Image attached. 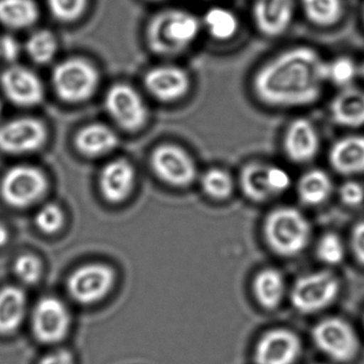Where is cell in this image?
I'll return each mask as SVG.
<instances>
[{
    "mask_svg": "<svg viewBox=\"0 0 364 364\" xmlns=\"http://www.w3.org/2000/svg\"><path fill=\"white\" fill-rule=\"evenodd\" d=\"M327 60L310 46L287 48L266 61L252 80L257 101L268 107L299 108L321 99Z\"/></svg>",
    "mask_w": 364,
    "mask_h": 364,
    "instance_id": "1",
    "label": "cell"
},
{
    "mask_svg": "<svg viewBox=\"0 0 364 364\" xmlns=\"http://www.w3.org/2000/svg\"><path fill=\"white\" fill-rule=\"evenodd\" d=\"M202 35L200 16L184 7L166 5L146 18L142 41L159 60L176 61L195 48Z\"/></svg>",
    "mask_w": 364,
    "mask_h": 364,
    "instance_id": "2",
    "label": "cell"
},
{
    "mask_svg": "<svg viewBox=\"0 0 364 364\" xmlns=\"http://www.w3.org/2000/svg\"><path fill=\"white\" fill-rule=\"evenodd\" d=\"M103 72L97 61L84 55L59 58L50 67L48 90L70 107L86 105L102 93Z\"/></svg>",
    "mask_w": 364,
    "mask_h": 364,
    "instance_id": "3",
    "label": "cell"
},
{
    "mask_svg": "<svg viewBox=\"0 0 364 364\" xmlns=\"http://www.w3.org/2000/svg\"><path fill=\"white\" fill-rule=\"evenodd\" d=\"M102 105L110 124L120 133L144 131L152 119L150 101L139 86L117 80L102 91Z\"/></svg>",
    "mask_w": 364,
    "mask_h": 364,
    "instance_id": "4",
    "label": "cell"
},
{
    "mask_svg": "<svg viewBox=\"0 0 364 364\" xmlns=\"http://www.w3.org/2000/svg\"><path fill=\"white\" fill-rule=\"evenodd\" d=\"M140 88L149 101L174 106L188 99L193 88L191 71L176 61H161L144 70Z\"/></svg>",
    "mask_w": 364,
    "mask_h": 364,
    "instance_id": "5",
    "label": "cell"
},
{
    "mask_svg": "<svg viewBox=\"0 0 364 364\" xmlns=\"http://www.w3.org/2000/svg\"><path fill=\"white\" fill-rule=\"evenodd\" d=\"M311 233L308 219L294 208H276L264 223L266 242L281 257H295L301 253L310 242Z\"/></svg>",
    "mask_w": 364,
    "mask_h": 364,
    "instance_id": "6",
    "label": "cell"
},
{
    "mask_svg": "<svg viewBox=\"0 0 364 364\" xmlns=\"http://www.w3.org/2000/svg\"><path fill=\"white\" fill-rule=\"evenodd\" d=\"M0 90L10 104L23 110H35L46 103L48 85L33 65L18 63L0 73Z\"/></svg>",
    "mask_w": 364,
    "mask_h": 364,
    "instance_id": "7",
    "label": "cell"
},
{
    "mask_svg": "<svg viewBox=\"0 0 364 364\" xmlns=\"http://www.w3.org/2000/svg\"><path fill=\"white\" fill-rule=\"evenodd\" d=\"M50 138V125L37 114H22L0 124V151L6 154H35L46 148Z\"/></svg>",
    "mask_w": 364,
    "mask_h": 364,
    "instance_id": "8",
    "label": "cell"
},
{
    "mask_svg": "<svg viewBox=\"0 0 364 364\" xmlns=\"http://www.w3.org/2000/svg\"><path fill=\"white\" fill-rule=\"evenodd\" d=\"M338 277L329 270H319L300 277L291 289L294 308L304 314L319 312L333 304L340 294Z\"/></svg>",
    "mask_w": 364,
    "mask_h": 364,
    "instance_id": "9",
    "label": "cell"
},
{
    "mask_svg": "<svg viewBox=\"0 0 364 364\" xmlns=\"http://www.w3.org/2000/svg\"><path fill=\"white\" fill-rule=\"evenodd\" d=\"M150 163L157 178L171 186H189L197 178L195 159L186 149L174 142L157 144L151 152Z\"/></svg>",
    "mask_w": 364,
    "mask_h": 364,
    "instance_id": "10",
    "label": "cell"
},
{
    "mask_svg": "<svg viewBox=\"0 0 364 364\" xmlns=\"http://www.w3.org/2000/svg\"><path fill=\"white\" fill-rule=\"evenodd\" d=\"M48 181L36 166L18 165L8 170L1 183L4 200L14 208H25L38 203L46 196Z\"/></svg>",
    "mask_w": 364,
    "mask_h": 364,
    "instance_id": "11",
    "label": "cell"
},
{
    "mask_svg": "<svg viewBox=\"0 0 364 364\" xmlns=\"http://www.w3.org/2000/svg\"><path fill=\"white\" fill-rule=\"evenodd\" d=\"M317 348L341 363L351 361L359 350V340L350 323L338 317L323 319L312 330Z\"/></svg>",
    "mask_w": 364,
    "mask_h": 364,
    "instance_id": "12",
    "label": "cell"
},
{
    "mask_svg": "<svg viewBox=\"0 0 364 364\" xmlns=\"http://www.w3.org/2000/svg\"><path fill=\"white\" fill-rule=\"evenodd\" d=\"M240 188L251 201L265 202L291 186L289 172L278 166L251 161L240 172Z\"/></svg>",
    "mask_w": 364,
    "mask_h": 364,
    "instance_id": "13",
    "label": "cell"
},
{
    "mask_svg": "<svg viewBox=\"0 0 364 364\" xmlns=\"http://www.w3.org/2000/svg\"><path fill=\"white\" fill-rule=\"evenodd\" d=\"M116 274L110 266L90 263L76 268L68 279V291L78 304H93L112 291Z\"/></svg>",
    "mask_w": 364,
    "mask_h": 364,
    "instance_id": "14",
    "label": "cell"
},
{
    "mask_svg": "<svg viewBox=\"0 0 364 364\" xmlns=\"http://www.w3.org/2000/svg\"><path fill=\"white\" fill-rule=\"evenodd\" d=\"M33 330L36 338L44 344L60 342L71 329L72 317L65 302L59 298H42L33 311Z\"/></svg>",
    "mask_w": 364,
    "mask_h": 364,
    "instance_id": "15",
    "label": "cell"
},
{
    "mask_svg": "<svg viewBox=\"0 0 364 364\" xmlns=\"http://www.w3.org/2000/svg\"><path fill=\"white\" fill-rule=\"evenodd\" d=\"M301 353V341L295 332L274 329L266 332L255 349V364H294Z\"/></svg>",
    "mask_w": 364,
    "mask_h": 364,
    "instance_id": "16",
    "label": "cell"
},
{
    "mask_svg": "<svg viewBox=\"0 0 364 364\" xmlns=\"http://www.w3.org/2000/svg\"><path fill=\"white\" fill-rule=\"evenodd\" d=\"M73 144L82 156L99 159L117 150L120 133L109 122L91 121L76 129Z\"/></svg>",
    "mask_w": 364,
    "mask_h": 364,
    "instance_id": "17",
    "label": "cell"
},
{
    "mask_svg": "<svg viewBox=\"0 0 364 364\" xmlns=\"http://www.w3.org/2000/svg\"><path fill=\"white\" fill-rule=\"evenodd\" d=\"M295 9L296 0H253L255 28L264 37H280L291 26Z\"/></svg>",
    "mask_w": 364,
    "mask_h": 364,
    "instance_id": "18",
    "label": "cell"
},
{
    "mask_svg": "<svg viewBox=\"0 0 364 364\" xmlns=\"http://www.w3.org/2000/svg\"><path fill=\"white\" fill-rule=\"evenodd\" d=\"M321 138L315 125L306 118L291 121L285 131L283 148L285 154L296 164H306L316 157Z\"/></svg>",
    "mask_w": 364,
    "mask_h": 364,
    "instance_id": "19",
    "label": "cell"
},
{
    "mask_svg": "<svg viewBox=\"0 0 364 364\" xmlns=\"http://www.w3.org/2000/svg\"><path fill=\"white\" fill-rule=\"evenodd\" d=\"M135 181V168L131 161L125 159H112L101 170L100 188L107 201L120 203L134 191Z\"/></svg>",
    "mask_w": 364,
    "mask_h": 364,
    "instance_id": "20",
    "label": "cell"
},
{
    "mask_svg": "<svg viewBox=\"0 0 364 364\" xmlns=\"http://www.w3.org/2000/svg\"><path fill=\"white\" fill-rule=\"evenodd\" d=\"M43 7L38 0H0V26L9 33H27L40 26Z\"/></svg>",
    "mask_w": 364,
    "mask_h": 364,
    "instance_id": "21",
    "label": "cell"
},
{
    "mask_svg": "<svg viewBox=\"0 0 364 364\" xmlns=\"http://www.w3.org/2000/svg\"><path fill=\"white\" fill-rule=\"evenodd\" d=\"M23 52L33 68L52 67L59 59L60 39L52 28L38 26L27 33Z\"/></svg>",
    "mask_w": 364,
    "mask_h": 364,
    "instance_id": "22",
    "label": "cell"
},
{
    "mask_svg": "<svg viewBox=\"0 0 364 364\" xmlns=\"http://www.w3.org/2000/svg\"><path fill=\"white\" fill-rule=\"evenodd\" d=\"M329 163L343 176L364 173V136L350 135L336 140L329 151Z\"/></svg>",
    "mask_w": 364,
    "mask_h": 364,
    "instance_id": "23",
    "label": "cell"
},
{
    "mask_svg": "<svg viewBox=\"0 0 364 364\" xmlns=\"http://www.w3.org/2000/svg\"><path fill=\"white\" fill-rule=\"evenodd\" d=\"M329 114L331 120L340 127H364V90L353 87L342 89L332 99Z\"/></svg>",
    "mask_w": 364,
    "mask_h": 364,
    "instance_id": "24",
    "label": "cell"
},
{
    "mask_svg": "<svg viewBox=\"0 0 364 364\" xmlns=\"http://www.w3.org/2000/svg\"><path fill=\"white\" fill-rule=\"evenodd\" d=\"M201 18L202 31L216 42H229L240 31L238 16L231 9L223 6H212L206 9Z\"/></svg>",
    "mask_w": 364,
    "mask_h": 364,
    "instance_id": "25",
    "label": "cell"
},
{
    "mask_svg": "<svg viewBox=\"0 0 364 364\" xmlns=\"http://www.w3.org/2000/svg\"><path fill=\"white\" fill-rule=\"evenodd\" d=\"M27 313V296L18 287L0 289V334H11L20 328Z\"/></svg>",
    "mask_w": 364,
    "mask_h": 364,
    "instance_id": "26",
    "label": "cell"
},
{
    "mask_svg": "<svg viewBox=\"0 0 364 364\" xmlns=\"http://www.w3.org/2000/svg\"><path fill=\"white\" fill-rule=\"evenodd\" d=\"M253 294L259 306L274 310L280 306L285 295V280L282 274L274 268L262 270L253 281Z\"/></svg>",
    "mask_w": 364,
    "mask_h": 364,
    "instance_id": "27",
    "label": "cell"
},
{
    "mask_svg": "<svg viewBox=\"0 0 364 364\" xmlns=\"http://www.w3.org/2000/svg\"><path fill=\"white\" fill-rule=\"evenodd\" d=\"M297 191L302 203L319 205L327 201L331 195V178L323 170H310L300 178Z\"/></svg>",
    "mask_w": 364,
    "mask_h": 364,
    "instance_id": "28",
    "label": "cell"
},
{
    "mask_svg": "<svg viewBox=\"0 0 364 364\" xmlns=\"http://www.w3.org/2000/svg\"><path fill=\"white\" fill-rule=\"evenodd\" d=\"M92 0H44L48 16L61 26H75L88 16Z\"/></svg>",
    "mask_w": 364,
    "mask_h": 364,
    "instance_id": "29",
    "label": "cell"
},
{
    "mask_svg": "<svg viewBox=\"0 0 364 364\" xmlns=\"http://www.w3.org/2000/svg\"><path fill=\"white\" fill-rule=\"evenodd\" d=\"M302 11L315 26L331 27L344 14L343 0H300Z\"/></svg>",
    "mask_w": 364,
    "mask_h": 364,
    "instance_id": "30",
    "label": "cell"
},
{
    "mask_svg": "<svg viewBox=\"0 0 364 364\" xmlns=\"http://www.w3.org/2000/svg\"><path fill=\"white\" fill-rule=\"evenodd\" d=\"M327 82L342 89L348 88L360 76L359 65L347 56L336 57L326 65Z\"/></svg>",
    "mask_w": 364,
    "mask_h": 364,
    "instance_id": "31",
    "label": "cell"
},
{
    "mask_svg": "<svg viewBox=\"0 0 364 364\" xmlns=\"http://www.w3.org/2000/svg\"><path fill=\"white\" fill-rule=\"evenodd\" d=\"M201 185L204 193L216 200L228 199L234 191V181L231 174L219 168H212L204 172Z\"/></svg>",
    "mask_w": 364,
    "mask_h": 364,
    "instance_id": "32",
    "label": "cell"
},
{
    "mask_svg": "<svg viewBox=\"0 0 364 364\" xmlns=\"http://www.w3.org/2000/svg\"><path fill=\"white\" fill-rule=\"evenodd\" d=\"M35 223L44 233L54 234L63 229L65 213L58 204H44L36 214Z\"/></svg>",
    "mask_w": 364,
    "mask_h": 364,
    "instance_id": "33",
    "label": "cell"
},
{
    "mask_svg": "<svg viewBox=\"0 0 364 364\" xmlns=\"http://www.w3.org/2000/svg\"><path fill=\"white\" fill-rule=\"evenodd\" d=\"M317 257L328 265H338L345 257V247L336 234L328 233L319 240Z\"/></svg>",
    "mask_w": 364,
    "mask_h": 364,
    "instance_id": "34",
    "label": "cell"
},
{
    "mask_svg": "<svg viewBox=\"0 0 364 364\" xmlns=\"http://www.w3.org/2000/svg\"><path fill=\"white\" fill-rule=\"evenodd\" d=\"M14 274L24 284L37 283L42 276V263L39 257L33 255H20L14 262Z\"/></svg>",
    "mask_w": 364,
    "mask_h": 364,
    "instance_id": "35",
    "label": "cell"
},
{
    "mask_svg": "<svg viewBox=\"0 0 364 364\" xmlns=\"http://www.w3.org/2000/svg\"><path fill=\"white\" fill-rule=\"evenodd\" d=\"M23 55V41H20L14 33L0 35V60L5 61L8 65H14Z\"/></svg>",
    "mask_w": 364,
    "mask_h": 364,
    "instance_id": "36",
    "label": "cell"
},
{
    "mask_svg": "<svg viewBox=\"0 0 364 364\" xmlns=\"http://www.w3.org/2000/svg\"><path fill=\"white\" fill-rule=\"evenodd\" d=\"M340 198L347 206H358L364 201V188L355 181L345 182L340 188Z\"/></svg>",
    "mask_w": 364,
    "mask_h": 364,
    "instance_id": "37",
    "label": "cell"
},
{
    "mask_svg": "<svg viewBox=\"0 0 364 364\" xmlns=\"http://www.w3.org/2000/svg\"><path fill=\"white\" fill-rule=\"evenodd\" d=\"M350 244L355 259L364 266V221H360L353 227Z\"/></svg>",
    "mask_w": 364,
    "mask_h": 364,
    "instance_id": "38",
    "label": "cell"
},
{
    "mask_svg": "<svg viewBox=\"0 0 364 364\" xmlns=\"http://www.w3.org/2000/svg\"><path fill=\"white\" fill-rule=\"evenodd\" d=\"M39 364H74V358L68 349H57L44 355Z\"/></svg>",
    "mask_w": 364,
    "mask_h": 364,
    "instance_id": "39",
    "label": "cell"
},
{
    "mask_svg": "<svg viewBox=\"0 0 364 364\" xmlns=\"http://www.w3.org/2000/svg\"><path fill=\"white\" fill-rule=\"evenodd\" d=\"M8 240H9V232L3 223H0V247L5 246Z\"/></svg>",
    "mask_w": 364,
    "mask_h": 364,
    "instance_id": "40",
    "label": "cell"
},
{
    "mask_svg": "<svg viewBox=\"0 0 364 364\" xmlns=\"http://www.w3.org/2000/svg\"><path fill=\"white\" fill-rule=\"evenodd\" d=\"M144 3L151 4V5L159 6H166L169 5L171 3L172 0H142Z\"/></svg>",
    "mask_w": 364,
    "mask_h": 364,
    "instance_id": "41",
    "label": "cell"
},
{
    "mask_svg": "<svg viewBox=\"0 0 364 364\" xmlns=\"http://www.w3.org/2000/svg\"><path fill=\"white\" fill-rule=\"evenodd\" d=\"M4 108H5V104H4L3 97H0V119L3 117Z\"/></svg>",
    "mask_w": 364,
    "mask_h": 364,
    "instance_id": "42",
    "label": "cell"
},
{
    "mask_svg": "<svg viewBox=\"0 0 364 364\" xmlns=\"http://www.w3.org/2000/svg\"><path fill=\"white\" fill-rule=\"evenodd\" d=\"M360 69V76L364 78V61L361 63V65H359Z\"/></svg>",
    "mask_w": 364,
    "mask_h": 364,
    "instance_id": "43",
    "label": "cell"
},
{
    "mask_svg": "<svg viewBox=\"0 0 364 364\" xmlns=\"http://www.w3.org/2000/svg\"><path fill=\"white\" fill-rule=\"evenodd\" d=\"M362 16H363V22H364V6H363V14H362Z\"/></svg>",
    "mask_w": 364,
    "mask_h": 364,
    "instance_id": "44",
    "label": "cell"
},
{
    "mask_svg": "<svg viewBox=\"0 0 364 364\" xmlns=\"http://www.w3.org/2000/svg\"><path fill=\"white\" fill-rule=\"evenodd\" d=\"M315 364H325V363H315Z\"/></svg>",
    "mask_w": 364,
    "mask_h": 364,
    "instance_id": "45",
    "label": "cell"
}]
</instances>
